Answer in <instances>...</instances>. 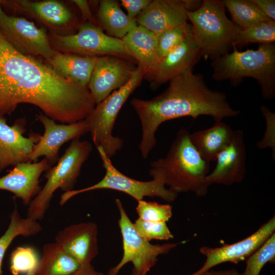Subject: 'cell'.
Masks as SVG:
<instances>
[{"instance_id": "33", "label": "cell", "mask_w": 275, "mask_h": 275, "mask_svg": "<svg viewBox=\"0 0 275 275\" xmlns=\"http://www.w3.org/2000/svg\"><path fill=\"white\" fill-rule=\"evenodd\" d=\"M136 211L139 218L148 222H167L172 216V207L170 204L143 200L138 201Z\"/></svg>"}, {"instance_id": "25", "label": "cell", "mask_w": 275, "mask_h": 275, "mask_svg": "<svg viewBox=\"0 0 275 275\" xmlns=\"http://www.w3.org/2000/svg\"><path fill=\"white\" fill-rule=\"evenodd\" d=\"M96 19L99 26L109 36L122 39L138 25L135 19L129 17L115 0H102L99 3Z\"/></svg>"}, {"instance_id": "18", "label": "cell", "mask_w": 275, "mask_h": 275, "mask_svg": "<svg viewBox=\"0 0 275 275\" xmlns=\"http://www.w3.org/2000/svg\"><path fill=\"white\" fill-rule=\"evenodd\" d=\"M25 131L24 120H18L9 126L4 117H0V172L9 166L29 161L41 135L32 133L26 138L23 135Z\"/></svg>"}, {"instance_id": "35", "label": "cell", "mask_w": 275, "mask_h": 275, "mask_svg": "<svg viewBox=\"0 0 275 275\" xmlns=\"http://www.w3.org/2000/svg\"><path fill=\"white\" fill-rule=\"evenodd\" d=\"M121 4L127 11V15L132 19L135 18L151 2V0H121Z\"/></svg>"}, {"instance_id": "10", "label": "cell", "mask_w": 275, "mask_h": 275, "mask_svg": "<svg viewBox=\"0 0 275 275\" xmlns=\"http://www.w3.org/2000/svg\"><path fill=\"white\" fill-rule=\"evenodd\" d=\"M115 203L120 213L118 225L122 237L123 254L120 262L108 270L107 275H118L129 262L133 265L131 275H147L156 263L158 257L167 254L177 243L152 244L145 240L134 229L121 201L116 199Z\"/></svg>"}, {"instance_id": "34", "label": "cell", "mask_w": 275, "mask_h": 275, "mask_svg": "<svg viewBox=\"0 0 275 275\" xmlns=\"http://www.w3.org/2000/svg\"><path fill=\"white\" fill-rule=\"evenodd\" d=\"M133 226L138 234L145 240H168L173 238L167 222H153L138 218Z\"/></svg>"}, {"instance_id": "4", "label": "cell", "mask_w": 275, "mask_h": 275, "mask_svg": "<svg viewBox=\"0 0 275 275\" xmlns=\"http://www.w3.org/2000/svg\"><path fill=\"white\" fill-rule=\"evenodd\" d=\"M233 51L212 61V78L229 80L235 86L244 77L255 79L259 84L262 96L271 99L275 95V45L259 44L257 49Z\"/></svg>"}, {"instance_id": "3", "label": "cell", "mask_w": 275, "mask_h": 275, "mask_svg": "<svg viewBox=\"0 0 275 275\" xmlns=\"http://www.w3.org/2000/svg\"><path fill=\"white\" fill-rule=\"evenodd\" d=\"M190 134L187 129H180L166 156L151 162L149 174L152 178L162 179L170 190L177 194L192 191L201 197L208 191L205 178L210 162L203 158L194 147Z\"/></svg>"}, {"instance_id": "24", "label": "cell", "mask_w": 275, "mask_h": 275, "mask_svg": "<svg viewBox=\"0 0 275 275\" xmlns=\"http://www.w3.org/2000/svg\"><path fill=\"white\" fill-rule=\"evenodd\" d=\"M234 130L224 122H215L209 128L190 134L191 143L201 156L210 162L215 161L218 154L230 142Z\"/></svg>"}, {"instance_id": "31", "label": "cell", "mask_w": 275, "mask_h": 275, "mask_svg": "<svg viewBox=\"0 0 275 275\" xmlns=\"http://www.w3.org/2000/svg\"><path fill=\"white\" fill-rule=\"evenodd\" d=\"M39 261L37 253L33 248L17 247L11 254L10 271L12 275L26 273L37 267Z\"/></svg>"}, {"instance_id": "37", "label": "cell", "mask_w": 275, "mask_h": 275, "mask_svg": "<svg viewBox=\"0 0 275 275\" xmlns=\"http://www.w3.org/2000/svg\"><path fill=\"white\" fill-rule=\"evenodd\" d=\"M271 20L275 21L274 0H252Z\"/></svg>"}, {"instance_id": "13", "label": "cell", "mask_w": 275, "mask_h": 275, "mask_svg": "<svg viewBox=\"0 0 275 275\" xmlns=\"http://www.w3.org/2000/svg\"><path fill=\"white\" fill-rule=\"evenodd\" d=\"M137 67L135 63L121 57H98L87 86L96 104L125 85Z\"/></svg>"}, {"instance_id": "17", "label": "cell", "mask_w": 275, "mask_h": 275, "mask_svg": "<svg viewBox=\"0 0 275 275\" xmlns=\"http://www.w3.org/2000/svg\"><path fill=\"white\" fill-rule=\"evenodd\" d=\"M246 148L243 133L234 130L229 144L217 155L216 164L213 171L205 178L209 187L213 184L230 185L240 183L245 177Z\"/></svg>"}, {"instance_id": "22", "label": "cell", "mask_w": 275, "mask_h": 275, "mask_svg": "<svg viewBox=\"0 0 275 275\" xmlns=\"http://www.w3.org/2000/svg\"><path fill=\"white\" fill-rule=\"evenodd\" d=\"M97 58L56 51L47 61L59 76L87 87Z\"/></svg>"}, {"instance_id": "19", "label": "cell", "mask_w": 275, "mask_h": 275, "mask_svg": "<svg viewBox=\"0 0 275 275\" xmlns=\"http://www.w3.org/2000/svg\"><path fill=\"white\" fill-rule=\"evenodd\" d=\"M187 0H154L135 18L141 25L157 35L187 23Z\"/></svg>"}, {"instance_id": "21", "label": "cell", "mask_w": 275, "mask_h": 275, "mask_svg": "<svg viewBox=\"0 0 275 275\" xmlns=\"http://www.w3.org/2000/svg\"><path fill=\"white\" fill-rule=\"evenodd\" d=\"M50 166L46 158L40 161L21 162L0 178V189L10 191L29 205L32 198L40 191L39 178Z\"/></svg>"}, {"instance_id": "8", "label": "cell", "mask_w": 275, "mask_h": 275, "mask_svg": "<svg viewBox=\"0 0 275 275\" xmlns=\"http://www.w3.org/2000/svg\"><path fill=\"white\" fill-rule=\"evenodd\" d=\"M48 36L51 47L58 52L93 57L116 56L136 63L122 39L108 36L100 26L88 21L81 22L74 34L49 32Z\"/></svg>"}, {"instance_id": "5", "label": "cell", "mask_w": 275, "mask_h": 275, "mask_svg": "<svg viewBox=\"0 0 275 275\" xmlns=\"http://www.w3.org/2000/svg\"><path fill=\"white\" fill-rule=\"evenodd\" d=\"M187 15L202 57L213 61L229 52L241 28L228 18L222 1H202Z\"/></svg>"}, {"instance_id": "12", "label": "cell", "mask_w": 275, "mask_h": 275, "mask_svg": "<svg viewBox=\"0 0 275 275\" xmlns=\"http://www.w3.org/2000/svg\"><path fill=\"white\" fill-rule=\"evenodd\" d=\"M3 6L11 7L26 14L47 28L49 32L60 35L76 33L81 24L69 8L56 0L5 1Z\"/></svg>"}, {"instance_id": "26", "label": "cell", "mask_w": 275, "mask_h": 275, "mask_svg": "<svg viewBox=\"0 0 275 275\" xmlns=\"http://www.w3.org/2000/svg\"><path fill=\"white\" fill-rule=\"evenodd\" d=\"M82 266L55 242L48 243L42 248L35 275H70Z\"/></svg>"}, {"instance_id": "32", "label": "cell", "mask_w": 275, "mask_h": 275, "mask_svg": "<svg viewBox=\"0 0 275 275\" xmlns=\"http://www.w3.org/2000/svg\"><path fill=\"white\" fill-rule=\"evenodd\" d=\"M190 26V24L187 23L184 25L166 30L157 35L158 63L183 41Z\"/></svg>"}, {"instance_id": "20", "label": "cell", "mask_w": 275, "mask_h": 275, "mask_svg": "<svg viewBox=\"0 0 275 275\" xmlns=\"http://www.w3.org/2000/svg\"><path fill=\"white\" fill-rule=\"evenodd\" d=\"M54 242L82 265L91 264L98 253L97 225L91 222L71 225L58 233Z\"/></svg>"}, {"instance_id": "39", "label": "cell", "mask_w": 275, "mask_h": 275, "mask_svg": "<svg viewBox=\"0 0 275 275\" xmlns=\"http://www.w3.org/2000/svg\"><path fill=\"white\" fill-rule=\"evenodd\" d=\"M200 275H242V273H239L236 269L232 268L219 271L209 270Z\"/></svg>"}, {"instance_id": "2", "label": "cell", "mask_w": 275, "mask_h": 275, "mask_svg": "<svg viewBox=\"0 0 275 275\" xmlns=\"http://www.w3.org/2000/svg\"><path fill=\"white\" fill-rule=\"evenodd\" d=\"M130 104L139 117L142 129L139 146L147 158L155 147V133L166 121L185 117H212L215 122L237 116L240 112L230 104L226 95L210 89L200 74L189 72L169 81L167 88L150 99L134 98Z\"/></svg>"}, {"instance_id": "30", "label": "cell", "mask_w": 275, "mask_h": 275, "mask_svg": "<svg viewBox=\"0 0 275 275\" xmlns=\"http://www.w3.org/2000/svg\"><path fill=\"white\" fill-rule=\"evenodd\" d=\"M275 258V233L245 261L246 267L242 275H259L262 269L268 263H273Z\"/></svg>"}, {"instance_id": "15", "label": "cell", "mask_w": 275, "mask_h": 275, "mask_svg": "<svg viewBox=\"0 0 275 275\" xmlns=\"http://www.w3.org/2000/svg\"><path fill=\"white\" fill-rule=\"evenodd\" d=\"M191 25V24H190ZM202 57L191 31V26L183 41L161 59L156 67L144 77L153 89L183 74L193 72Z\"/></svg>"}, {"instance_id": "6", "label": "cell", "mask_w": 275, "mask_h": 275, "mask_svg": "<svg viewBox=\"0 0 275 275\" xmlns=\"http://www.w3.org/2000/svg\"><path fill=\"white\" fill-rule=\"evenodd\" d=\"M92 151L90 142L80 141L79 139L72 140L57 164L47 170L45 184L29 205L28 217L37 221L41 220L58 189L65 192L73 190L82 164Z\"/></svg>"}, {"instance_id": "11", "label": "cell", "mask_w": 275, "mask_h": 275, "mask_svg": "<svg viewBox=\"0 0 275 275\" xmlns=\"http://www.w3.org/2000/svg\"><path fill=\"white\" fill-rule=\"evenodd\" d=\"M0 32L18 52L26 56H41L46 61L56 52L51 46L44 27L39 28L22 17L7 14L0 7Z\"/></svg>"}, {"instance_id": "14", "label": "cell", "mask_w": 275, "mask_h": 275, "mask_svg": "<svg viewBox=\"0 0 275 275\" xmlns=\"http://www.w3.org/2000/svg\"><path fill=\"white\" fill-rule=\"evenodd\" d=\"M275 216L262 225L246 238L230 244L218 248L203 246L200 252L206 257V261L198 270L189 275H200L223 263H238L246 260L274 233Z\"/></svg>"}, {"instance_id": "28", "label": "cell", "mask_w": 275, "mask_h": 275, "mask_svg": "<svg viewBox=\"0 0 275 275\" xmlns=\"http://www.w3.org/2000/svg\"><path fill=\"white\" fill-rule=\"evenodd\" d=\"M222 2L232 20L241 29L272 20L252 0H223Z\"/></svg>"}, {"instance_id": "7", "label": "cell", "mask_w": 275, "mask_h": 275, "mask_svg": "<svg viewBox=\"0 0 275 275\" xmlns=\"http://www.w3.org/2000/svg\"><path fill=\"white\" fill-rule=\"evenodd\" d=\"M146 73L144 68L138 65L130 80L96 104L85 119L94 145L96 148L101 147L110 158L122 149L124 143L122 139L113 134L117 116L128 98L140 85Z\"/></svg>"}, {"instance_id": "1", "label": "cell", "mask_w": 275, "mask_h": 275, "mask_svg": "<svg viewBox=\"0 0 275 275\" xmlns=\"http://www.w3.org/2000/svg\"><path fill=\"white\" fill-rule=\"evenodd\" d=\"M21 103L34 105L49 118L67 124L85 120L96 105L87 87L18 52L0 32V117Z\"/></svg>"}, {"instance_id": "9", "label": "cell", "mask_w": 275, "mask_h": 275, "mask_svg": "<svg viewBox=\"0 0 275 275\" xmlns=\"http://www.w3.org/2000/svg\"><path fill=\"white\" fill-rule=\"evenodd\" d=\"M102 161L105 173L102 179L97 183L86 188L72 190L63 193L59 204L64 205L70 199L79 194L91 190L108 189L124 193L138 201L145 197H159L168 202H173L178 194L166 187L163 180L159 178H153L150 181H139L129 177L120 172L113 164L111 158L102 148L97 147Z\"/></svg>"}, {"instance_id": "41", "label": "cell", "mask_w": 275, "mask_h": 275, "mask_svg": "<svg viewBox=\"0 0 275 275\" xmlns=\"http://www.w3.org/2000/svg\"><path fill=\"white\" fill-rule=\"evenodd\" d=\"M4 3V0H0V7L2 6V5H3Z\"/></svg>"}, {"instance_id": "40", "label": "cell", "mask_w": 275, "mask_h": 275, "mask_svg": "<svg viewBox=\"0 0 275 275\" xmlns=\"http://www.w3.org/2000/svg\"><path fill=\"white\" fill-rule=\"evenodd\" d=\"M37 267L30 270L26 273V275H35Z\"/></svg>"}, {"instance_id": "36", "label": "cell", "mask_w": 275, "mask_h": 275, "mask_svg": "<svg viewBox=\"0 0 275 275\" xmlns=\"http://www.w3.org/2000/svg\"><path fill=\"white\" fill-rule=\"evenodd\" d=\"M71 2L77 6L79 9L82 16V21H88L99 25L96 17L93 15L89 5V2L85 0H73Z\"/></svg>"}, {"instance_id": "29", "label": "cell", "mask_w": 275, "mask_h": 275, "mask_svg": "<svg viewBox=\"0 0 275 275\" xmlns=\"http://www.w3.org/2000/svg\"><path fill=\"white\" fill-rule=\"evenodd\" d=\"M275 41V21L262 22L241 29L233 47H241L250 43L266 44Z\"/></svg>"}, {"instance_id": "38", "label": "cell", "mask_w": 275, "mask_h": 275, "mask_svg": "<svg viewBox=\"0 0 275 275\" xmlns=\"http://www.w3.org/2000/svg\"><path fill=\"white\" fill-rule=\"evenodd\" d=\"M70 275H104V274L96 270L92 264H90L82 265L79 269Z\"/></svg>"}, {"instance_id": "27", "label": "cell", "mask_w": 275, "mask_h": 275, "mask_svg": "<svg viewBox=\"0 0 275 275\" xmlns=\"http://www.w3.org/2000/svg\"><path fill=\"white\" fill-rule=\"evenodd\" d=\"M10 222L5 233L0 237V275L3 260L9 246L12 241L18 236H33L38 234L42 229L37 221L21 216L16 207L10 214Z\"/></svg>"}, {"instance_id": "23", "label": "cell", "mask_w": 275, "mask_h": 275, "mask_svg": "<svg viewBox=\"0 0 275 275\" xmlns=\"http://www.w3.org/2000/svg\"><path fill=\"white\" fill-rule=\"evenodd\" d=\"M127 50L146 73L153 71L158 63L157 35L141 25H136L122 39Z\"/></svg>"}, {"instance_id": "16", "label": "cell", "mask_w": 275, "mask_h": 275, "mask_svg": "<svg viewBox=\"0 0 275 275\" xmlns=\"http://www.w3.org/2000/svg\"><path fill=\"white\" fill-rule=\"evenodd\" d=\"M37 118L42 124L44 133L34 146L29 156V161L37 162L38 158L44 156L49 166L58 161L61 147L70 140L79 138L88 132L85 120L67 124H57L54 120L44 114L37 115Z\"/></svg>"}]
</instances>
